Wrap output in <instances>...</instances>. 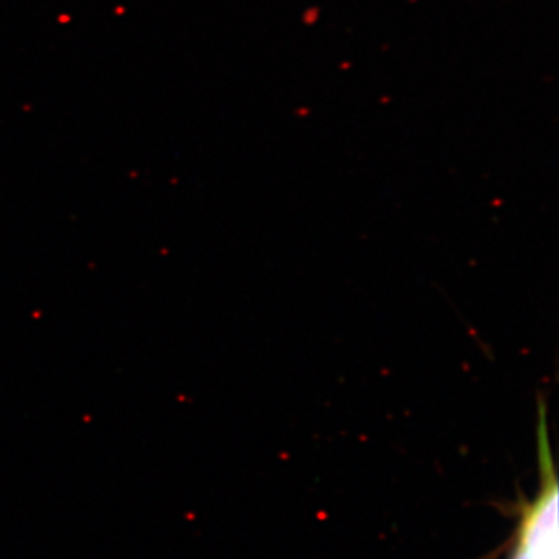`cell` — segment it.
<instances>
[{
  "label": "cell",
  "instance_id": "1",
  "mask_svg": "<svg viewBox=\"0 0 559 559\" xmlns=\"http://www.w3.org/2000/svg\"><path fill=\"white\" fill-rule=\"evenodd\" d=\"M539 487L532 499L521 500L518 525L507 559H558V477L551 452L547 411L539 404Z\"/></svg>",
  "mask_w": 559,
  "mask_h": 559
}]
</instances>
